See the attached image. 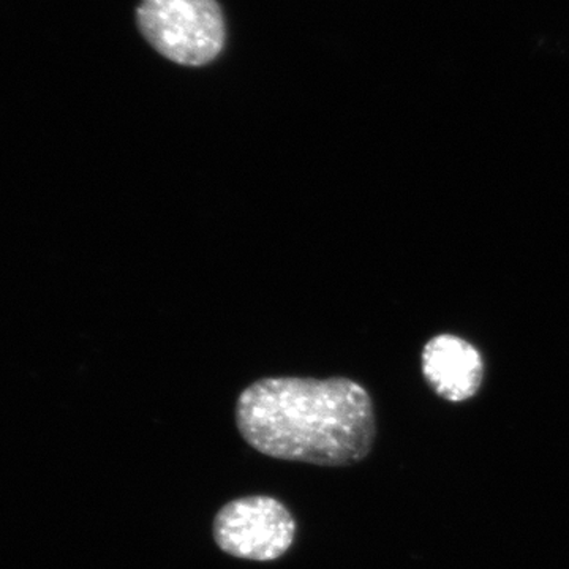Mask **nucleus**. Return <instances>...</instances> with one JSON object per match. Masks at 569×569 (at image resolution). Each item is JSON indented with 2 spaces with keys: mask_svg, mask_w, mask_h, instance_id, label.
I'll use <instances>...</instances> for the list:
<instances>
[{
  "mask_svg": "<svg viewBox=\"0 0 569 569\" xmlns=\"http://www.w3.org/2000/svg\"><path fill=\"white\" fill-rule=\"evenodd\" d=\"M296 522L276 498L242 497L224 505L213 519V539L238 559L272 561L293 545Z\"/></svg>",
  "mask_w": 569,
  "mask_h": 569,
  "instance_id": "nucleus-3",
  "label": "nucleus"
},
{
  "mask_svg": "<svg viewBox=\"0 0 569 569\" xmlns=\"http://www.w3.org/2000/svg\"><path fill=\"white\" fill-rule=\"evenodd\" d=\"M239 433L268 458L320 467L361 462L376 443L372 397L346 377H268L236 403Z\"/></svg>",
  "mask_w": 569,
  "mask_h": 569,
  "instance_id": "nucleus-1",
  "label": "nucleus"
},
{
  "mask_svg": "<svg viewBox=\"0 0 569 569\" xmlns=\"http://www.w3.org/2000/svg\"><path fill=\"white\" fill-rule=\"evenodd\" d=\"M137 20L149 44L181 66H206L223 50L227 33L216 0H142Z\"/></svg>",
  "mask_w": 569,
  "mask_h": 569,
  "instance_id": "nucleus-2",
  "label": "nucleus"
},
{
  "mask_svg": "<svg viewBox=\"0 0 569 569\" xmlns=\"http://www.w3.org/2000/svg\"><path fill=\"white\" fill-rule=\"evenodd\" d=\"M421 366L427 385L448 402H466L477 396L485 380L481 353L458 336L432 337L422 350Z\"/></svg>",
  "mask_w": 569,
  "mask_h": 569,
  "instance_id": "nucleus-4",
  "label": "nucleus"
}]
</instances>
